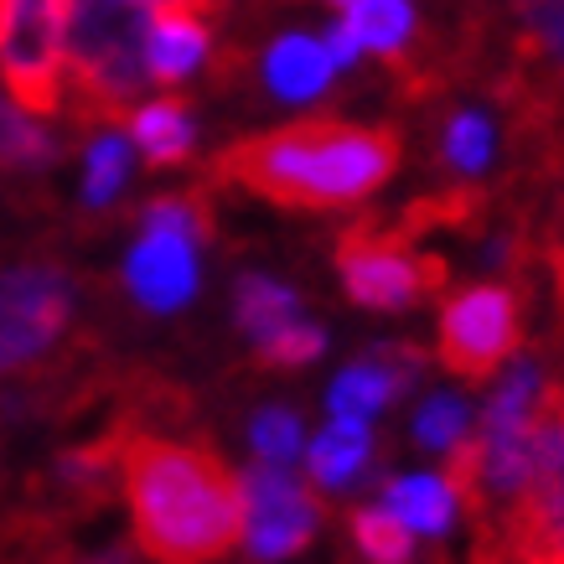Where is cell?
Segmentation results:
<instances>
[{
	"mask_svg": "<svg viewBox=\"0 0 564 564\" xmlns=\"http://www.w3.org/2000/svg\"><path fill=\"white\" fill-rule=\"evenodd\" d=\"M151 6L140 0H68V84L88 120H115L151 84L145 42Z\"/></svg>",
	"mask_w": 564,
	"mask_h": 564,
	"instance_id": "3957f363",
	"label": "cell"
},
{
	"mask_svg": "<svg viewBox=\"0 0 564 564\" xmlns=\"http://www.w3.org/2000/svg\"><path fill=\"white\" fill-rule=\"evenodd\" d=\"M347 529H352V544H358V554L368 564H414V544H420V539H414L383 502L358 508Z\"/></svg>",
	"mask_w": 564,
	"mask_h": 564,
	"instance_id": "44dd1931",
	"label": "cell"
},
{
	"mask_svg": "<svg viewBox=\"0 0 564 564\" xmlns=\"http://www.w3.org/2000/svg\"><path fill=\"white\" fill-rule=\"evenodd\" d=\"M130 140L135 151L151 161V166H182L197 145V124H192V109L182 99H155L140 104L130 115Z\"/></svg>",
	"mask_w": 564,
	"mask_h": 564,
	"instance_id": "e0dca14e",
	"label": "cell"
},
{
	"mask_svg": "<svg viewBox=\"0 0 564 564\" xmlns=\"http://www.w3.org/2000/svg\"><path fill=\"white\" fill-rule=\"evenodd\" d=\"M337 78V63L326 52L322 36L311 32H285L274 36L264 52V88L280 104H316Z\"/></svg>",
	"mask_w": 564,
	"mask_h": 564,
	"instance_id": "4fadbf2b",
	"label": "cell"
},
{
	"mask_svg": "<svg viewBox=\"0 0 564 564\" xmlns=\"http://www.w3.org/2000/svg\"><path fill=\"white\" fill-rule=\"evenodd\" d=\"M481 564H523V560H518V554H508V549H487V554H481Z\"/></svg>",
	"mask_w": 564,
	"mask_h": 564,
	"instance_id": "83f0119b",
	"label": "cell"
},
{
	"mask_svg": "<svg viewBox=\"0 0 564 564\" xmlns=\"http://www.w3.org/2000/svg\"><path fill=\"white\" fill-rule=\"evenodd\" d=\"M0 84L32 115L63 109L68 0H0Z\"/></svg>",
	"mask_w": 564,
	"mask_h": 564,
	"instance_id": "277c9868",
	"label": "cell"
},
{
	"mask_svg": "<svg viewBox=\"0 0 564 564\" xmlns=\"http://www.w3.org/2000/svg\"><path fill=\"white\" fill-rule=\"evenodd\" d=\"M140 6H151V11H197V17L207 11V0H140Z\"/></svg>",
	"mask_w": 564,
	"mask_h": 564,
	"instance_id": "4316f807",
	"label": "cell"
},
{
	"mask_svg": "<svg viewBox=\"0 0 564 564\" xmlns=\"http://www.w3.org/2000/svg\"><path fill=\"white\" fill-rule=\"evenodd\" d=\"M249 445L264 466H295L306 456V425L291 404H264V410L249 420Z\"/></svg>",
	"mask_w": 564,
	"mask_h": 564,
	"instance_id": "7402d4cb",
	"label": "cell"
},
{
	"mask_svg": "<svg viewBox=\"0 0 564 564\" xmlns=\"http://www.w3.org/2000/svg\"><path fill=\"white\" fill-rule=\"evenodd\" d=\"M497 155V124L481 109H456L441 130V161L456 176H481Z\"/></svg>",
	"mask_w": 564,
	"mask_h": 564,
	"instance_id": "ffe728a7",
	"label": "cell"
},
{
	"mask_svg": "<svg viewBox=\"0 0 564 564\" xmlns=\"http://www.w3.org/2000/svg\"><path fill=\"white\" fill-rule=\"evenodd\" d=\"M47 161H52L47 130L0 99V166H47Z\"/></svg>",
	"mask_w": 564,
	"mask_h": 564,
	"instance_id": "cb8c5ba5",
	"label": "cell"
},
{
	"mask_svg": "<svg viewBox=\"0 0 564 564\" xmlns=\"http://www.w3.org/2000/svg\"><path fill=\"white\" fill-rule=\"evenodd\" d=\"M332 6H337V11H347V6H352V0H332Z\"/></svg>",
	"mask_w": 564,
	"mask_h": 564,
	"instance_id": "f546056e",
	"label": "cell"
},
{
	"mask_svg": "<svg viewBox=\"0 0 564 564\" xmlns=\"http://www.w3.org/2000/svg\"><path fill=\"white\" fill-rule=\"evenodd\" d=\"M414 539H445L466 513V487L456 481V471H404V477L383 481L378 497Z\"/></svg>",
	"mask_w": 564,
	"mask_h": 564,
	"instance_id": "8fae6325",
	"label": "cell"
},
{
	"mask_svg": "<svg viewBox=\"0 0 564 564\" xmlns=\"http://www.w3.org/2000/svg\"><path fill=\"white\" fill-rule=\"evenodd\" d=\"M523 311L513 285L481 280L466 285L441 306V362L462 378H497L518 358Z\"/></svg>",
	"mask_w": 564,
	"mask_h": 564,
	"instance_id": "8992f818",
	"label": "cell"
},
{
	"mask_svg": "<svg viewBox=\"0 0 564 564\" xmlns=\"http://www.w3.org/2000/svg\"><path fill=\"white\" fill-rule=\"evenodd\" d=\"M337 21L358 36L362 57H383V63H399L410 52L414 32H420L414 0H352Z\"/></svg>",
	"mask_w": 564,
	"mask_h": 564,
	"instance_id": "9a60e30c",
	"label": "cell"
},
{
	"mask_svg": "<svg viewBox=\"0 0 564 564\" xmlns=\"http://www.w3.org/2000/svg\"><path fill=\"white\" fill-rule=\"evenodd\" d=\"M207 21L197 11H161L151 21V42H145V63H151V78L161 84H182L207 63Z\"/></svg>",
	"mask_w": 564,
	"mask_h": 564,
	"instance_id": "5bb4252c",
	"label": "cell"
},
{
	"mask_svg": "<svg viewBox=\"0 0 564 564\" xmlns=\"http://www.w3.org/2000/svg\"><path fill=\"white\" fill-rule=\"evenodd\" d=\"M508 554L523 564H564V404L539 425V477H533L523 508L508 518Z\"/></svg>",
	"mask_w": 564,
	"mask_h": 564,
	"instance_id": "ba28073f",
	"label": "cell"
},
{
	"mask_svg": "<svg viewBox=\"0 0 564 564\" xmlns=\"http://www.w3.org/2000/svg\"><path fill=\"white\" fill-rule=\"evenodd\" d=\"M84 564H130L124 554H99V560H84Z\"/></svg>",
	"mask_w": 564,
	"mask_h": 564,
	"instance_id": "f1b7e54d",
	"label": "cell"
},
{
	"mask_svg": "<svg viewBox=\"0 0 564 564\" xmlns=\"http://www.w3.org/2000/svg\"><path fill=\"white\" fill-rule=\"evenodd\" d=\"M197 243L192 234H172V228H140L135 249L124 259V285L145 311L166 316V311H182L197 295V280H203V259H197Z\"/></svg>",
	"mask_w": 564,
	"mask_h": 564,
	"instance_id": "30bf717a",
	"label": "cell"
},
{
	"mask_svg": "<svg viewBox=\"0 0 564 564\" xmlns=\"http://www.w3.org/2000/svg\"><path fill=\"white\" fill-rule=\"evenodd\" d=\"M518 21H523V42L544 57V68L564 78V0H523Z\"/></svg>",
	"mask_w": 564,
	"mask_h": 564,
	"instance_id": "603a6c76",
	"label": "cell"
},
{
	"mask_svg": "<svg viewBox=\"0 0 564 564\" xmlns=\"http://www.w3.org/2000/svg\"><path fill=\"white\" fill-rule=\"evenodd\" d=\"M410 435H414L420 451L456 462L466 445H471V435H477V404H471L466 393H456V389L425 393V399H420V410H414V420H410Z\"/></svg>",
	"mask_w": 564,
	"mask_h": 564,
	"instance_id": "2e32d148",
	"label": "cell"
},
{
	"mask_svg": "<svg viewBox=\"0 0 564 564\" xmlns=\"http://www.w3.org/2000/svg\"><path fill=\"white\" fill-rule=\"evenodd\" d=\"M337 274L352 306L362 311H410L425 295L441 291L445 264L435 254H420L410 239L383 228H352L337 243Z\"/></svg>",
	"mask_w": 564,
	"mask_h": 564,
	"instance_id": "5b68a950",
	"label": "cell"
},
{
	"mask_svg": "<svg viewBox=\"0 0 564 564\" xmlns=\"http://www.w3.org/2000/svg\"><path fill=\"white\" fill-rule=\"evenodd\" d=\"M243 492V544L259 564H285L316 539L322 502L306 492V481L291 477V466H249L239 477Z\"/></svg>",
	"mask_w": 564,
	"mask_h": 564,
	"instance_id": "52a82bcc",
	"label": "cell"
},
{
	"mask_svg": "<svg viewBox=\"0 0 564 564\" xmlns=\"http://www.w3.org/2000/svg\"><path fill=\"white\" fill-rule=\"evenodd\" d=\"M420 378H425V352H420V347L383 343V347H373V352L352 358L343 373L332 378L326 414H332V420H362V425H373L378 414L389 410V404H399Z\"/></svg>",
	"mask_w": 564,
	"mask_h": 564,
	"instance_id": "9c48e42d",
	"label": "cell"
},
{
	"mask_svg": "<svg viewBox=\"0 0 564 564\" xmlns=\"http://www.w3.org/2000/svg\"><path fill=\"white\" fill-rule=\"evenodd\" d=\"M120 481L135 544L155 564H213L243 539L239 477L203 445L130 430Z\"/></svg>",
	"mask_w": 564,
	"mask_h": 564,
	"instance_id": "6da1fadb",
	"label": "cell"
},
{
	"mask_svg": "<svg viewBox=\"0 0 564 564\" xmlns=\"http://www.w3.org/2000/svg\"><path fill=\"white\" fill-rule=\"evenodd\" d=\"M234 316H239L243 337L259 347V343H270L280 326L301 322L306 306H301V291L285 285V280H274V274H243L239 291H234Z\"/></svg>",
	"mask_w": 564,
	"mask_h": 564,
	"instance_id": "ac0fdd59",
	"label": "cell"
},
{
	"mask_svg": "<svg viewBox=\"0 0 564 564\" xmlns=\"http://www.w3.org/2000/svg\"><path fill=\"white\" fill-rule=\"evenodd\" d=\"M301 462H306L311 487H322V492H332V497L358 492L362 477H368L378 462L373 425H362V420H326L306 441V456H301Z\"/></svg>",
	"mask_w": 564,
	"mask_h": 564,
	"instance_id": "7c38bea8",
	"label": "cell"
},
{
	"mask_svg": "<svg viewBox=\"0 0 564 564\" xmlns=\"http://www.w3.org/2000/svg\"><path fill=\"white\" fill-rule=\"evenodd\" d=\"M399 166V140L373 124L301 120L270 135H249L213 161L228 187L259 192L280 207H358Z\"/></svg>",
	"mask_w": 564,
	"mask_h": 564,
	"instance_id": "7a4b0ae2",
	"label": "cell"
},
{
	"mask_svg": "<svg viewBox=\"0 0 564 564\" xmlns=\"http://www.w3.org/2000/svg\"><path fill=\"white\" fill-rule=\"evenodd\" d=\"M130 161H135V140H124L120 130H99L84 151V203L109 207L130 182Z\"/></svg>",
	"mask_w": 564,
	"mask_h": 564,
	"instance_id": "d6986e66",
	"label": "cell"
},
{
	"mask_svg": "<svg viewBox=\"0 0 564 564\" xmlns=\"http://www.w3.org/2000/svg\"><path fill=\"white\" fill-rule=\"evenodd\" d=\"M264 362H274V368H306V362H316L326 352V326L311 322V316H301V322L280 326L270 343L254 347Z\"/></svg>",
	"mask_w": 564,
	"mask_h": 564,
	"instance_id": "d4e9b609",
	"label": "cell"
},
{
	"mask_svg": "<svg viewBox=\"0 0 564 564\" xmlns=\"http://www.w3.org/2000/svg\"><path fill=\"white\" fill-rule=\"evenodd\" d=\"M322 42H326V52H332V63H337V73H347V68H358V63H362V47H358V36L347 32L343 21H337L332 32H322Z\"/></svg>",
	"mask_w": 564,
	"mask_h": 564,
	"instance_id": "484cf974",
	"label": "cell"
}]
</instances>
